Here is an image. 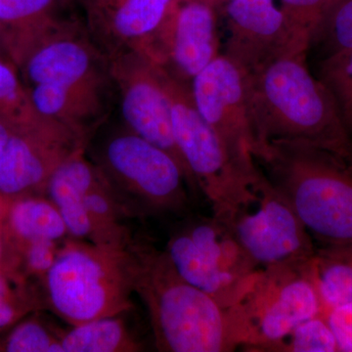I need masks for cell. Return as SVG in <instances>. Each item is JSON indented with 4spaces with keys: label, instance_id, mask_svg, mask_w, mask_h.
<instances>
[{
    "label": "cell",
    "instance_id": "obj_8",
    "mask_svg": "<svg viewBox=\"0 0 352 352\" xmlns=\"http://www.w3.org/2000/svg\"><path fill=\"white\" fill-rule=\"evenodd\" d=\"M314 258L258 271L237 305L248 333L243 349L270 351L298 324L321 314Z\"/></svg>",
    "mask_w": 352,
    "mask_h": 352
},
{
    "label": "cell",
    "instance_id": "obj_10",
    "mask_svg": "<svg viewBox=\"0 0 352 352\" xmlns=\"http://www.w3.org/2000/svg\"><path fill=\"white\" fill-rule=\"evenodd\" d=\"M197 110L217 134L235 164L252 179L261 170L254 161L258 141L245 94V76L220 54L191 82Z\"/></svg>",
    "mask_w": 352,
    "mask_h": 352
},
{
    "label": "cell",
    "instance_id": "obj_4",
    "mask_svg": "<svg viewBox=\"0 0 352 352\" xmlns=\"http://www.w3.org/2000/svg\"><path fill=\"white\" fill-rule=\"evenodd\" d=\"M133 258L129 245L113 248L72 239L44 276L55 314L72 326L131 309Z\"/></svg>",
    "mask_w": 352,
    "mask_h": 352
},
{
    "label": "cell",
    "instance_id": "obj_32",
    "mask_svg": "<svg viewBox=\"0 0 352 352\" xmlns=\"http://www.w3.org/2000/svg\"><path fill=\"white\" fill-rule=\"evenodd\" d=\"M339 351L352 352V300L323 310Z\"/></svg>",
    "mask_w": 352,
    "mask_h": 352
},
{
    "label": "cell",
    "instance_id": "obj_23",
    "mask_svg": "<svg viewBox=\"0 0 352 352\" xmlns=\"http://www.w3.org/2000/svg\"><path fill=\"white\" fill-rule=\"evenodd\" d=\"M62 2L64 0H0V23L6 28V38L8 32H12V34L19 32L13 48L25 34L24 43L15 58L43 36L38 32H50L51 28L55 27L54 13Z\"/></svg>",
    "mask_w": 352,
    "mask_h": 352
},
{
    "label": "cell",
    "instance_id": "obj_11",
    "mask_svg": "<svg viewBox=\"0 0 352 352\" xmlns=\"http://www.w3.org/2000/svg\"><path fill=\"white\" fill-rule=\"evenodd\" d=\"M85 134L43 117L13 126L0 159V197L8 203L44 191L58 166L85 147Z\"/></svg>",
    "mask_w": 352,
    "mask_h": 352
},
{
    "label": "cell",
    "instance_id": "obj_6",
    "mask_svg": "<svg viewBox=\"0 0 352 352\" xmlns=\"http://www.w3.org/2000/svg\"><path fill=\"white\" fill-rule=\"evenodd\" d=\"M102 173L129 217H185L190 214L188 180L182 166L161 148L129 131L109 139Z\"/></svg>",
    "mask_w": 352,
    "mask_h": 352
},
{
    "label": "cell",
    "instance_id": "obj_28",
    "mask_svg": "<svg viewBox=\"0 0 352 352\" xmlns=\"http://www.w3.org/2000/svg\"><path fill=\"white\" fill-rule=\"evenodd\" d=\"M0 117L13 126L27 124L39 116L32 108L13 69L0 59Z\"/></svg>",
    "mask_w": 352,
    "mask_h": 352
},
{
    "label": "cell",
    "instance_id": "obj_13",
    "mask_svg": "<svg viewBox=\"0 0 352 352\" xmlns=\"http://www.w3.org/2000/svg\"><path fill=\"white\" fill-rule=\"evenodd\" d=\"M145 51L178 80H192L219 56L217 9L204 0H173Z\"/></svg>",
    "mask_w": 352,
    "mask_h": 352
},
{
    "label": "cell",
    "instance_id": "obj_1",
    "mask_svg": "<svg viewBox=\"0 0 352 352\" xmlns=\"http://www.w3.org/2000/svg\"><path fill=\"white\" fill-rule=\"evenodd\" d=\"M133 289L147 308L157 351L230 352L247 344L237 305L226 307L192 286L164 250L131 242Z\"/></svg>",
    "mask_w": 352,
    "mask_h": 352
},
{
    "label": "cell",
    "instance_id": "obj_9",
    "mask_svg": "<svg viewBox=\"0 0 352 352\" xmlns=\"http://www.w3.org/2000/svg\"><path fill=\"white\" fill-rule=\"evenodd\" d=\"M224 221L261 268L310 261L316 254L314 238L263 171L247 200Z\"/></svg>",
    "mask_w": 352,
    "mask_h": 352
},
{
    "label": "cell",
    "instance_id": "obj_25",
    "mask_svg": "<svg viewBox=\"0 0 352 352\" xmlns=\"http://www.w3.org/2000/svg\"><path fill=\"white\" fill-rule=\"evenodd\" d=\"M318 78L332 92L352 136V50L322 59Z\"/></svg>",
    "mask_w": 352,
    "mask_h": 352
},
{
    "label": "cell",
    "instance_id": "obj_27",
    "mask_svg": "<svg viewBox=\"0 0 352 352\" xmlns=\"http://www.w3.org/2000/svg\"><path fill=\"white\" fill-rule=\"evenodd\" d=\"M340 0H281L285 18L296 38L310 46L315 32Z\"/></svg>",
    "mask_w": 352,
    "mask_h": 352
},
{
    "label": "cell",
    "instance_id": "obj_19",
    "mask_svg": "<svg viewBox=\"0 0 352 352\" xmlns=\"http://www.w3.org/2000/svg\"><path fill=\"white\" fill-rule=\"evenodd\" d=\"M99 89L100 87L36 85L28 95L38 116L85 134V124L100 112Z\"/></svg>",
    "mask_w": 352,
    "mask_h": 352
},
{
    "label": "cell",
    "instance_id": "obj_12",
    "mask_svg": "<svg viewBox=\"0 0 352 352\" xmlns=\"http://www.w3.org/2000/svg\"><path fill=\"white\" fill-rule=\"evenodd\" d=\"M113 74L120 85V107L129 131L168 153L182 166L190 189L199 190L176 144L170 100L154 62L133 50L116 62Z\"/></svg>",
    "mask_w": 352,
    "mask_h": 352
},
{
    "label": "cell",
    "instance_id": "obj_21",
    "mask_svg": "<svg viewBox=\"0 0 352 352\" xmlns=\"http://www.w3.org/2000/svg\"><path fill=\"white\" fill-rule=\"evenodd\" d=\"M120 315L73 326L61 337L64 352H138L143 346Z\"/></svg>",
    "mask_w": 352,
    "mask_h": 352
},
{
    "label": "cell",
    "instance_id": "obj_34",
    "mask_svg": "<svg viewBox=\"0 0 352 352\" xmlns=\"http://www.w3.org/2000/svg\"><path fill=\"white\" fill-rule=\"evenodd\" d=\"M12 132V124L4 120L3 118L0 117V159L6 151L7 143H8Z\"/></svg>",
    "mask_w": 352,
    "mask_h": 352
},
{
    "label": "cell",
    "instance_id": "obj_22",
    "mask_svg": "<svg viewBox=\"0 0 352 352\" xmlns=\"http://www.w3.org/2000/svg\"><path fill=\"white\" fill-rule=\"evenodd\" d=\"M315 284L322 311L352 300V243L316 248L314 258Z\"/></svg>",
    "mask_w": 352,
    "mask_h": 352
},
{
    "label": "cell",
    "instance_id": "obj_17",
    "mask_svg": "<svg viewBox=\"0 0 352 352\" xmlns=\"http://www.w3.org/2000/svg\"><path fill=\"white\" fill-rule=\"evenodd\" d=\"M173 0H85L92 20L131 43L133 50H144L163 24Z\"/></svg>",
    "mask_w": 352,
    "mask_h": 352
},
{
    "label": "cell",
    "instance_id": "obj_18",
    "mask_svg": "<svg viewBox=\"0 0 352 352\" xmlns=\"http://www.w3.org/2000/svg\"><path fill=\"white\" fill-rule=\"evenodd\" d=\"M3 232L15 251L21 245L34 241L58 242L69 234L54 204L50 199L34 195L7 203Z\"/></svg>",
    "mask_w": 352,
    "mask_h": 352
},
{
    "label": "cell",
    "instance_id": "obj_16",
    "mask_svg": "<svg viewBox=\"0 0 352 352\" xmlns=\"http://www.w3.org/2000/svg\"><path fill=\"white\" fill-rule=\"evenodd\" d=\"M85 147L74 153L54 170L46 184L48 199L63 217L74 239L89 241V220L83 199L100 175V168L85 156Z\"/></svg>",
    "mask_w": 352,
    "mask_h": 352
},
{
    "label": "cell",
    "instance_id": "obj_20",
    "mask_svg": "<svg viewBox=\"0 0 352 352\" xmlns=\"http://www.w3.org/2000/svg\"><path fill=\"white\" fill-rule=\"evenodd\" d=\"M83 204L91 228L88 242L113 248L129 245L131 239L122 222L129 214L118 201L101 170L96 182L85 194Z\"/></svg>",
    "mask_w": 352,
    "mask_h": 352
},
{
    "label": "cell",
    "instance_id": "obj_30",
    "mask_svg": "<svg viewBox=\"0 0 352 352\" xmlns=\"http://www.w3.org/2000/svg\"><path fill=\"white\" fill-rule=\"evenodd\" d=\"M14 273L0 272V329L12 325L32 310L31 298Z\"/></svg>",
    "mask_w": 352,
    "mask_h": 352
},
{
    "label": "cell",
    "instance_id": "obj_3",
    "mask_svg": "<svg viewBox=\"0 0 352 352\" xmlns=\"http://www.w3.org/2000/svg\"><path fill=\"white\" fill-rule=\"evenodd\" d=\"M254 161L321 245L352 243V164L300 141H270Z\"/></svg>",
    "mask_w": 352,
    "mask_h": 352
},
{
    "label": "cell",
    "instance_id": "obj_24",
    "mask_svg": "<svg viewBox=\"0 0 352 352\" xmlns=\"http://www.w3.org/2000/svg\"><path fill=\"white\" fill-rule=\"evenodd\" d=\"M317 48L321 60L352 50V0H340L310 43Z\"/></svg>",
    "mask_w": 352,
    "mask_h": 352
},
{
    "label": "cell",
    "instance_id": "obj_29",
    "mask_svg": "<svg viewBox=\"0 0 352 352\" xmlns=\"http://www.w3.org/2000/svg\"><path fill=\"white\" fill-rule=\"evenodd\" d=\"M7 352H64L61 338L38 320L23 322L9 333L1 346Z\"/></svg>",
    "mask_w": 352,
    "mask_h": 352
},
{
    "label": "cell",
    "instance_id": "obj_31",
    "mask_svg": "<svg viewBox=\"0 0 352 352\" xmlns=\"http://www.w3.org/2000/svg\"><path fill=\"white\" fill-rule=\"evenodd\" d=\"M60 248L57 241L41 240L21 245L16 250L21 254L25 268L30 273L45 276L56 261Z\"/></svg>",
    "mask_w": 352,
    "mask_h": 352
},
{
    "label": "cell",
    "instance_id": "obj_5",
    "mask_svg": "<svg viewBox=\"0 0 352 352\" xmlns=\"http://www.w3.org/2000/svg\"><path fill=\"white\" fill-rule=\"evenodd\" d=\"M164 251L185 281L226 307L239 303L261 270L227 222L212 214L180 217Z\"/></svg>",
    "mask_w": 352,
    "mask_h": 352
},
{
    "label": "cell",
    "instance_id": "obj_2",
    "mask_svg": "<svg viewBox=\"0 0 352 352\" xmlns=\"http://www.w3.org/2000/svg\"><path fill=\"white\" fill-rule=\"evenodd\" d=\"M307 57V52L285 55L244 73L256 152L270 141H300L352 164L351 132L331 90L310 73Z\"/></svg>",
    "mask_w": 352,
    "mask_h": 352
},
{
    "label": "cell",
    "instance_id": "obj_33",
    "mask_svg": "<svg viewBox=\"0 0 352 352\" xmlns=\"http://www.w3.org/2000/svg\"><path fill=\"white\" fill-rule=\"evenodd\" d=\"M7 247H13V245L7 239L3 229L0 227V272L14 273V270L11 267L15 263L6 259V256L9 252L7 251Z\"/></svg>",
    "mask_w": 352,
    "mask_h": 352
},
{
    "label": "cell",
    "instance_id": "obj_7",
    "mask_svg": "<svg viewBox=\"0 0 352 352\" xmlns=\"http://www.w3.org/2000/svg\"><path fill=\"white\" fill-rule=\"evenodd\" d=\"M154 64L170 100L178 149L197 187L210 203L212 214L227 220L247 200L258 178L252 179L233 161L197 110L188 83L178 80L162 65Z\"/></svg>",
    "mask_w": 352,
    "mask_h": 352
},
{
    "label": "cell",
    "instance_id": "obj_14",
    "mask_svg": "<svg viewBox=\"0 0 352 352\" xmlns=\"http://www.w3.org/2000/svg\"><path fill=\"white\" fill-rule=\"evenodd\" d=\"M224 10L228 38L223 55L243 73H252L285 55L309 50L292 32L275 0H232Z\"/></svg>",
    "mask_w": 352,
    "mask_h": 352
},
{
    "label": "cell",
    "instance_id": "obj_35",
    "mask_svg": "<svg viewBox=\"0 0 352 352\" xmlns=\"http://www.w3.org/2000/svg\"><path fill=\"white\" fill-rule=\"evenodd\" d=\"M6 28H4V25L0 23V38L4 39V38H6Z\"/></svg>",
    "mask_w": 352,
    "mask_h": 352
},
{
    "label": "cell",
    "instance_id": "obj_15",
    "mask_svg": "<svg viewBox=\"0 0 352 352\" xmlns=\"http://www.w3.org/2000/svg\"><path fill=\"white\" fill-rule=\"evenodd\" d=\"M25 74L32 85L100 87L94 51L69 36H41L22 57Z\"/></svg>",
    "mask_w": 352,
    "mask_h": 352
},
{
    "label": "cell",
    "instance_id": "obj_36",
    "mask_svg": "<svg viewBox=\"0 0 352 352\" xmlns=\"http://www.w3.org/2000/svg\"><path fill=\"white\" fill-rule=\"evenodd\" d=\"M2 203H6V201H4L3 199H2L1 197H0V204Z\"/></svg>",
    "mask_w": 352,
    "mask_h": 352
},
{
    "label": "cell",
    "instance_id": "obj_26",
    "mask_svg": "<svg viewBox=\"0 0 352 352\" xmlns=\"http://www.w3.org/2000/svg\"><path fill=\"white\" fill-rule=\"evenodd\" d=\"M272 352H336L337 342L322 312L296 326Z\"/></svg>",
    "mask_w": 352,
    "mask_h": 352
}]
</instances>
